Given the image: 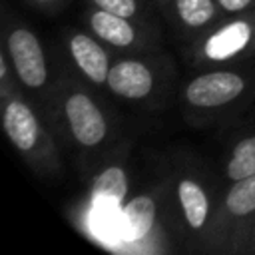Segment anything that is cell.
<instances>
[{
	"instance_id": "15",
	"label": "cell",
	"mask_w": 255,
	"mask_h": 255,
	"mask_svg": "<svg viewBox=\"0 0 255 255\" xmlns=\"http://www.w3.org/2000/svg\"><path fill=\"white\" fill-rule=\"evenodd\" d=\"M88 4L147 26H159V12L155 0H88Z\"/></svg>"
},
{
	"instance_id": "4",
	"label": "cell",
	"mask_w": 255,
	"mask_h": 255,
	"mask_svg": "<svg viewBox=\"0 0 255 255\" xmlns=\"http://www.w3.org/2000/svg\"><path fill=\"white\" fill-rule=\"evenodd\" d=\"M255 102V60L197 70L179 88L183 120L197 128L233 124Z\"/></svg>"
},
{
	"instance_id": "10",
	"label": "cell",
	"mask_w": 255,
	"mask_h": 255,
	"mask_svg": "<svg viewBox=\"0 0 255 255\" xmlns=\"http://www.w3.org/2000/svg\"><path fill=\"white\" fill-rule=\"evenodd\" d=\"M181 56L193 72L255 60V10L223 16L205 34L183 44Z\"/></svg>"
},
{
	"instance_id": "2",
	"label": "cell",
	"mask_w": 255,
	"mask_h": 255,
	"mask_svg": "<svg viewBox=\"0 0 255 255\" xmlns=\"http://www.w3.org/2000/svg\"><path fill=\"white\" fill-rule=\"evenodd\" d=\"M185 243L171 169L133 191L116 223L112 251L122 255H165Z\"/></svg>"
},
{
	"instance_id": "7",
	"label": "cell",
	"mask_w": 255,
	"mask_h": 255,
	"mask_svg": "<svg viewBox=\"0 0 255 255\" xmlns=\"http://www.w3.org/2000/svg\"><path fill=\"white\" fill-rule=\"evenodd\" d=\"M20 88L44 114L56 84V56L38 32L24 20L16 18L8 6L2 16V48Z\"/></svg>"
},
{
	"instance_id": "11",
	"label": "cell",
	"mask_w": 255,
	"mask_h": 255,
	"mask_svg": "<svg viewBox=\"0 0 255 255\" xmlns=\"http://www.w3.org/2000/svg\"><path fill=\"white\" fill-rule=\"evenodd\" d=\"M82 22L116 54H143L161 48V26H147L90 4L82 12Z\"/></svg>"
},
{
	"instance_id": "8",
	"label": "cell",
	"mask_w": 255,
	"mask_h": 255,
	"mask_svg": "<svg viewBox=\"0 0 255 255\" xmlns=\"http://www.w3.org/2000/svg\"><path fill=\"white\" fill-rule=\"evenodd\" d=\"M177 211L185 235V247L201 251L205 233L217 209L223 181L219 173H211L205 163L189 157H177L171 165Z\"/></svg>"
},
{
	"instance_id": "12",
	"label": "cell",
	"mask_w": 255,
	"mask_h": 255,
	"mask_svg": "<svg viewBox=\"0 0 255 255\" xmlns=\"http://www.w3.org/2000/svg\"><path fill=\"white\" fill-rule=\"evenodd\" d=\"M60 48L74 70L96 90L106 92L116 52L100 42L88 28L66 26L60 30Z\"/></svg>"
},
{
	"instance_id": "3",
	"label": "cell",
	"mask_w": 255,
	"mask_h": 255,
	"mask_svg": "<svg viewBox=\"0 0 255 255\" xmlns=\"http://www.w3.org/2000/svg\"><path fill=\"white\" fill-rule=\"evenodd\" d=\"M133 141H122L88 175V189L80 201L70 207V219L76 229L92 243L110 249L116 241V223L122 207L129 199L133 183Z\"/></svg>"
},
{
	"instance_id": "14",
	"label": "cell",
	"mask_w": 255,
	"mask_h": 255,
	"mask_svg": "<svg viewBox=\"0 0 255 255\" xmlns=\"http://www.w3.org/2000/svg\"><path fill=\"white\" fill-rule=\"evenodd\" d=\"M229 128L227 151L219 167V177L223 183H231L255 173V112L243 114Z\"/></svg>"
},
{
	"instance_id": "9",
	"label": "cell",
	"mask_w": 255,
	"mask_h": 255,
	"mask_svg": "<svg viewBox=\"0 0 255 255\" xmlns=\"http://www.w3.org/2000/svg\"><path fill=\"white\" fill-rule=\"evenodd\" d=\"M255 231V173L231 183L223 191L205 233L201 251L217 255H247Z\"/></svg>"
},
{
	"instance_id": "6",
	"label": "cell",
	"mask_w": 255,
	"mask_h": 255,
	"mask_svg": "<svg viewBox=\"0 0 255 255\" xmlns=\"http://www.w3.org/2000/svg\"><path fill=\"white\" fill-rule=\"evenodd\" d=\"M175 78V64L165 52L118 54L108 76L106 92L126 104L159 110L167 104Z\"/></svg>"
},
{
	"instance_id": "16",
	"label": "cell",
	"mask_w": 255,
	"mask_h": 255,
	"mask_svg": "<svg viewBox=\"0 0 255 255\" xmlns=\"http://www.w3.org/2000/svg\"><path fill=\"white\" fill-rule=\"evenodd\" d=\"M215 2H217V6L221 8V12L225 16L255 10V0H215Z\"/></svg>"
},
{
	"instance_id": "18",
	"label": "cell",
	"mask_w": 255,
	"mask_h": 255,
	"mask_svg": "<svg viewBox=\"0 0 255 255\" xmlns=\"http://www.w3.org/2000/svg\"><path fill=\"white\" fill-rule=\"evenodd\" d=\"M247 255H255V231H253V237L249 241V249H247Z\"/></svg>"
},
{
	"instance_id": "5",
	"label": "cell",
	"mask_w": 255,
	"mask_h": 255,
	"mask_svg": "<svg viewBox=\"0 0 255 255\" xmlns=\"http://www.w3.org/2000/svg\"><path fill=\"white\" fill-rule=\"evenodd\" d=\"M4 133L20 159L40 177H58L64 169L62 145L40 108L16 86L0 90Z\"/></svg>"
},
{
	"instance_id": "1",
	"label": "cell",
	"mask_w": 255,
	"mask_h": 255,
	"mask_svg": "<svg viewBox=\"0 0 255 255\" xmlns=\"http://www.w3.org/2000/svg\"><path fill=\"white\" fill-rule=\"evenodd\" d=\"M54 56L56 84L44 118L62 149L74 157L78 169L92 175L126 133L120 118L98 96L96 88L74 70L60 46L54 48Z\"/></svg>"
},
{
	"instance_id": "17",
	"label": "cell",
	"mask_w": 255,
	"mask_h": 255,
	"mask_svg": "<svg viewBox=\"0 0 255 255\" xmlns=\"http://www.w3.org/2000/svg\"><path fill=\"white\" fill-rule=\"evenodd\" d=\"M26 2H28L30 6L42 10V12H56V10H60L68 0H26Z\"/></svg>"
},
{
	"instance_id": "13",
	"label": "cell",
	"mask_w": 255,
	"mask_h": 255,
	"mask_svg": "<svg viewBox=\"0 0 255 255\" xmlns=\"http://www.w3.org/2000/svg\"><path fill=\"white\" fill-rule=\"evenodd\" d=\"M155 6L181 46L205 34L225 16L215 0H155Z\"/></svg>"
}]
</instances>
